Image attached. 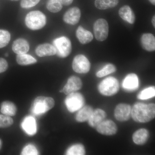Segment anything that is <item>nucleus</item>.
Wrapping results in <instances>:
<instances>
[{
    "instance_id": "obj_14",
    "label": "nucleus",
    "mask_w": 155,
    "mask_h": 155,
    "mask_svg": "<svg viewBox=\"0 0 155 155\" xmlns=\"http://www.w3.org/2000/svg\"><path fill=\"white\" fill-rule=\"evenodd\" d=\"M107 114L104 111L101 109H97L93 111L88 119V125L91 127H96L97 126L105 119Z\"/></svg>"
},
{
    "instance_id": "obj_25",
    "label": "nucleus",
    "mask_w": 155,
    "mask_h": 155,
    "mask_svg": "<svg viewBox=\"0 0 155 155\" xmlns=\"http://www.w3.org/2000/svg\"><path fill=\"white\" fill-rule=\"evenodd\" d=\"M17 64L21 66H26L35 64L37 60L30 55L22 54H18L16 58Z\"/></svg>"
},
{
    "instance_id": "obj_21",
    "label": "nucleus",
    "mask_w": 155,
    "mask_h": 155,
    "mask_svg": "<svg viewBox=\"0 0 155 155\" xmlns=\"http://www.w3.org/2000/svg\"><path fill=\"white\" fill-rule=\"evenodd\" d=\"M76 35L79 41L83 45L88 44L93 39L92 34L81 25L76 30Z\"/></svg>"
},
{
    "instance_id": "obj_15",
    "label": "nucleus",
    "mask_w": 155,
    "mask_h": 155,
    "mask_svg": "<svg viewBox=\"0 0 155 155\" xmlns=\"http://www.w3.org/2000/svg\"><path fill=\"white\" fill-rule=\"evenodd\" d=\"M22 127L25 133L30 136L35 135L36 133L37 125L35 119L31 116L25 117L22 121Z\"/></svg>"
},
{
    "instance_id": "obj_11",
    "label": "nucleus",
    "mask_w": 155,
    "mask_h": 155,
    "mask_svg": "<svg viewBox=\"0 0 155 155\" xmlns=\"http://www.w3.org/2000/svg\"><path fill=\"white\" fill-rule=\"evenodd\" d=\"M82 86V82L79 77L72 76L69 78L67 84L63 88V92L68 95L79 90Z\"/></svg>"
},
{
    "instance_id": "obj_13",
    "label": "nucleus",
    "mask_w": 155,
    "mask_h": 155,
    "mask_svg": "<svg viewBox=\"0 0 155 155\" xmlns=\"http://www.w3.org/2000/svg\"><path fill=\"white\" fill-rule=\"evenodd\" d=\"M81 16V13L79 8L73 7L66 11L63 17V20L67 24L75 25L79 22Z\"/></svg>"
},
{
    "instance_id": "obj_24",
    "label": "nucleus",
    "mask_w": 155,
    "mask_h": 155,
    "mask_svg": "<svg viewBox=\"0 0 155 155\" xmlns=\"http://www.w3.org/2000/svg\"><path fill=\"white\" fill-rule=\"evenodd\" d=\"M119 3V0H95L94 5L99 10H106L115 8Z\"/></svg>"
},
{
    "instance_id": "obj_12",
    "label": "nucleus",
    "mask_w": 155,
    "mask_h": 155,
    "mask_svg": "<svg viewBox=\"0 0 155 155\" xmlns=\"http://www.w3.org/2000/svg\"><path fill=\"white\" fill-rule=\"evenodd\" d=\"M139 86V81L138 77L134 73L128 74L122 81V87L126 91H135L138 88Z\"/></svg>"
},
{
    "instance_id": "obj_31",
    "label": "nucleus",
    "mask_w": 155,
    "mask_h": 155,
    "mask_svg": "<svg viewBox=\"0 0 155 155\" xmlns=\"http://www.w3.org/2000/svg\"><path fill=\"white\" fill-rule=\"evenodd\" d=\"M14 124V120L10 116L0 115V128H7Z\"/></svg>"
},
{
    "instance_id": "obj_22",
    "label": "nucleus",
    "mask_w": 155,
    "mask_h": 155,
    "mask_svg": "<svg viewBox=\"0 0 155 155\" xmlns=\"http://www.w3.org/2000/svg\"><path fill=\"white\" fill-rule=\"evenodd\" d=\"M94 110L91 106H84L76 114V120L79 122H83L87 121L91 116Z\"/></svg>"
},
{
    "instance_id": "obj_38",
    "label": "nucleus",
    "mask_w": 155,
    "mask_h": 155,
    "mask_svg": "<svg viewBox=\"0 0 155 155\" xmlns=\"http://www.w3.org/2000/svg\"><path fill=\"white\" fill-rule=\"evenodd\" d=\"M2 140H1L0 139V149H1V147H2Z\"/></svg>"
},
{
    "instance_id": "obj_27",
    "label": "nucleus",
    "mask_w": 155,
    "mask_h": 155,
    "mask_svg": "<svg viewBox=\"0 0 155 155\" xmlns=\"http://www.w3.org/2000/svg\"><path fill=\"white\" fill-rule=\"evenodd\" d=\"M155 96L154 86L149 87L141 91L137 96V98L141 100L149 99Z\"/></svg>"
},
{
    "instance_id": "obj_1",
    "label": "nucleus",
    "mask_w": 155,
    "mask_h": 155,
    "mask_svg": "<svg viewBox=\"0 0 155 155\" xmlns=\"http://www.w3.org/2000/svg\"><path fill=\"white\" fill-rule=\"evenodd\" d=\"M130 115L136 122L138 123L149 122L155 118V104L135 103L131 108Z\"/></svg>"
},
{
    "instance_id": "obj_10",
    "label": "nucleus",
    "mask_w": 155,
    "mask_h": 155,
    "mask_svg": "<svg viewBox=\"0 0 155 155\" xmlns=\"http://www.w3.org/2000/svg\"><path fill=\"white\" fill-rule=\"evenodd\" d=\"M96 129L98 133L107 136L114 135L118 130L115 122L110 120H104L97 126Z\"/></svg>"
},
{
    "instance_id": "obj_28",
    "label": "nucleus",
    "mask_w": 155,
    "mask_h": 155,
    "mask_svg": "<svg viewBox=\"0 0 155 155\" xmlns=\"http://www.w3.org/2000/svg\"><path fill=\"white\" fill-rule=\"evenodd\" d=\"M63 5L61 0H48L47 8L52 13H58L62 10Z\"/></svg>"
},
{
    "instance_id": "obj_2",
    "label": "nucleus",
    "mask_w": 155,
    "mask_h": 155,
    "mask_svg": "<svg viewBox=\"0 0 155 155\" xmlns=\"http://www.w3.org/2000/svg\"><path fill=\"white\" fill-rule=\"evenodd\" d=\"M46 22V17L40 11H31L25 18V25L32 30H39L43 28Z\"/></svg>"
},
{
    "instance_id": "obj_39",
    "label": "nucleus",
    "mask_w": 155,
    "mask_h": 155,
    "mask_svg": "<svg viewBox=\"0 0 155 155\" xmlns=\"http://www.w3.org/2000/svg\"><path fill=\"white\" fill-rule=\"evenodd\" d=\"M8 53H6L5 54L6 57H8Z\"/></svg>"
},
{
    "instance_id": "obj_26",
    "label": "nucleus",
    "mask_w": 155,
    "mask_h": 155,
    "mask_svg": "<svg viewBox=\"0 0 155 155\" xmlns=\"http://www.w3.org/2000/svg\"><path fill=\"white\" fill-rule=\"evenodd\" d=\"M85 148L83 145L78 143L71 146L67 150L66 154L67 155H84L85 154Z\"/></svg>"
},
{
    "instance_id": "obj_9",
    "label": "nucleus",
    "mask_w": 155,
    "mask_h": 155,
    "mask_svg": "<svg viewBox=\"0 0 155 155\" xmlns=\"http://www.w3.org/2000/svg\"><path fill=\"white\" fill-rule=\"evenodd\" d=\"M131 108L127 104L122 103L116 106L114 111V116L119 122L127 121L130 118Z\"/></svg>"
},
{
    "instance_id": "obj_32",
    "label": "nucleus",
    "mask_w": 155,
    "mask_h": 155,
    "mask_svg": "<svg viewBox=\"0 0 155 155\" xmlns=\"http://www.w3.org/2000/svg\"><path fill=\"white\" fill-rule=\"evenodd\" d=\"M21 155H38V152L35 146L30 144L24 147L21 152Z\"/></svg>"
},
{
    "instance_id": "obj_34",
    "label": "nucleus",
    "mask_w": 155,
    "mask_h": 155,
    "mask_svg": "<svg viewBox=\"0 0 155 155\" xmlns=\"http://www.w3.org/2000/svg\"><path fill=\"white\" fill-rule=\"evenodd\" d=\"M8 67V62L3 58H0V73L5 72Z\"/></svg>"
},
{
    "instance_id": "obj_17",
    "label": "nucleus",
    "mask_w": 155,
    "mask_h": 155,
    "mask_svg": "<svg viewBox=\"0 0 155 155\" xmlns=\"http://www.w3.org/2000/svg\"><path fill=\"white\" fill-rule=\"evenodd\" d=\"M56 52L54 46L49 43L39 45L35 49L36 54L39 57L54 56L56 54Z\"/></svg>"
},
{
    "instance_id": "obj_6",
    "label": "nucleus",
    "mask_w": 155,
    "mask_h": 155,
    "mask_svg": "<svg viewBox=\"0 0 155 155\" xmlns=\"http://www.w3.org/2000/svg\"><path fill=\"white\" fill-rule=\"evenodd\" d=\"M65 103L68 111L74 113L84 106L85 100L82 94L75 92L67 95Z\"/></svg>"
},
{
    "instance_id": "obj_8",
    "label": "nucleus",
    "mask_w": 155,
    "mask_h": 155,
    "mask_svg": "<svg viewBox=\"0 0 155 155\" xmlns=\"http://www.w3.org/2000/svg\"><path fill=\"white\" fill-rule=\"evenodd\" d=\"M91 66L90 62L84 55H77L72 61V69L75 72L80 74H85L89 72Z\"/></svg>"
},
{
    "instance_id": "obj_19",
    "label": "nucleus",
    "mask_w": 155,
    "mask_h": 155,
    "mask_svg": "<svg viewBox=\"0 0 155 155\" xmlns=\"http://www.w3.org/2000/svg\"><path fill=\"white\" fill-rule=\"evenodd\" d=\"M149 137L150 133L148 130L145 128H140L133 134L132 139L136 144L143 145L146 143Z\"/></svg>"
},
{
    "instance_id": "obj_18",
    "label": "nucleus",
    "mask_w": 155,
    "mask_h": 155,
    "mask_svg": "<svg viewBox=\"0 0 155 155\" xmlns=\"http://www.w3.org/2000/svg\"><path fill=\"white\" fill-rule=\"evenodd\" d=\"M12 48L15 54H26L29 51V45L26 40L18 38L13 42Z\"/></svg>"
},
{
    "instance_id": "obj_30",
    "label": "nucleus",
    "mask_w": 155,
    "mask_h": 155,
    "mask_svg": "<svg viewBox=\"0 0 155 155\" xmlns=\"http://www.w3.org/2000/svg\"><path fill=\"white\" fill-rule=\"evenodd\" d=\"M11 34L8 31L0 29V48L6 47L11 40Z\"/></svg>"
},
{
    "instance_id": "obj_37",
    "label": "nucleus",
    "mask_w": 155,
    "mask_h": 155,
    "mask_svg": "<svg viewBox=\"0 0 155 155\" xmlns=\"http://www.w3.org/2000/svg\"><path fill=\"white\" fill-rule=\"evenodd\" d=\"M150 2L153 5H155V0H149Z\"/></svg>"
},
{
    "instance_id": "obj_3",
    "label": "nucleus",
    "mask_w": 155,
    "mask_h": 155,
    "mask_svg": "<svg viewBox=\"0 0 155 155\" xmlns=\"http://www.w3.org/2000/svg\"><path fill=\"white\" fill-rule=\"evenodd\" d=\"M55 101L51 97L39 96L34 101L31 106V112L35 115H41L52 109Z\"/></svg>"
},
{
    "instance_id": "obj_20",
    "label": "nucleus",
    "mask_w": 155,
    "mask_h": 155,
    "mask_svg": "<svg viewBox=\"0 0 155 155\" xmlns=\"http://www.w3.org/2000/svg\"><path fill=\"white\" fill-rule=\"evenodd\" d=\"M119 14L123 20L130 24H133L135 22V14L129 6L125 5L120 8Z\"/></svg>"
},
{
    "instance_id": "obj_7",
    "label": "nucleus",
    "mask_w": 155,
    "mask_h": 155,
    "mask_svg": "<svg viewBox=\"0 0 155 155\" xmlns=\"http://www.w3.org/2000/svg\"><path fill=\"white\" fill-rule=\"evenodd\" d=\"M109 25L106 19H98L94 25V32L97 40L103 41L107 38L109 34Z\"/></svg>"
},
{
    "instance_id": "obj_4",
    "label": "nucleus",
    "mask_w": 155,
    "mask_h": 155,
    "mask_svg": "<svg viewBox=\"0 0 155 155\" xmlns=\"http://www.w3.org/2000/svg\"><path fill=\"white\" fill-rule=\"evenodd\" d=\"M119 84L118 80L114 77H109L102 81L98 86L99 92L105 96H112L119 91Z\"/></svg>"
},
{
    "instance_id": "obj_23",
    "label": "nucleus",
    "mask_w": 155,
    "mask_h": 155,
    "mask_svg": "<svg viewBox=\"0 0 155 155\" xmlns=\"http://www.w3.org/2000/svg\"><path fill=\"white\" fill-rule=\"evenodd\" d=\"M1 111L4 115L8 116H15L17 113V109L14 103L9 101H5L2 103Z\"/></svg>"
},
{
    "instance_id": "obj_16",
    "label": "nucleus",
    "mask_w": 155,
    "mask_h": 155,
    "mask_svg": "<svg viewBox=\"0 0 155 155\" xmlns=\"http://www.w3.org/2000/svg\"><path fill=\"white\" fill-rule=\"evenodd\" d=\"M140 44L143 49L152 52L155 50V38L151 33L143 34L140 40Z\"/></svg>"
},
{
    "instance_id": "obj_33",
    "label": "nucleus",
    "mask_w": 155,
    "mask_h": 155,
    "mask_svg": "<svg viewBox=\"0 0 155 155\" xmlns=\"http://www.w3.org/2000/svg\"><path fill=\"white\" fill-rule=\"evenodd\" d=\"M41 0H21L20 6L23 8L28 9L36 5Z\"/></svg>"
},
{
    "instance_id": "obj_41",
    "label": "nucleus",
    "mask_w": 155,
    "mask_h": 155,
    "mask_svg": "<svg viewBox=\"0 0 155 155\" xmlns=\"http://www.w3.org/2000/svg\"><path fill=\"white\" fill-rule=\"evenodd\" d=\"M11 1H18V0H11Z\"/></svg>"
},
{
    "instance_id": "obj_35",
    "label": "nucleus",
    "mask_w": 155,
    "mask_h": 155,
    "mask_svg": "<svg viewBox=\"0 0 155 155\" xmlns=\"http://www.w3.org/2000/svg\"><path fill=\"white\" fill-rule=\"evenodd\" d=\"M62 4L65 6H69L71 5L73 0H61Z\"/></svg>"
},
{
    "instance_id": "obj_29",
    "label": "nucleus",
    "mask_w": 155,
    "mask_h": 155,
    "mask_svg": "<svg viewBox=\"0 0 155 155\" xmlns=\"http://www.w3.org/2000/svg\"><path fill=\"white\" fill-rule=\"evenodd\" d=\"M116 71V67L114 65L111 64H107L97 72L96 76L98 78L104 77L114 73Z\"/></svg>"
},
{
    "instance_id": "obj_40",
    "label": "nucleus",
    "mask_w": 155,
    "mask_h": 155,
    "mask_svg": "<svg viewBox=\"0 0 155 155\" xmlns=\"http://www.w3.org/2000/svg\"><path fill=\"white\" fill-rule=\"evenodd\" d=\"M60 92H61V93L63 92V89L61 90L60 91Z\"/></svg>"
},
{
    "instance_id": "obj_36",
    "label": "nucleus",
    "mask_w": 155,
    "mask_h": 155,
    "mask_svg": "<svg viewBox=\"0 0 155 155\" xmlns=\"http://www.w3.org/2000/svg\"><path fill=\"white\" fill-rule=\"evenodd\" d=\"M155 16H153V17L152 19V24L153 26H154V27H155Z\"/></svg>"
},
{
    "instance_id": "obj_5",
    "label": "nucleus",
    "mask_w": 155,
    "mask_h": 155,
    "mask_svg": "<svg viewBox=\"0 0 155 155\" xmlns=\"http://www.w3.org/2000/svg\"><path fill=\"white\" fill-rule=\"evenodd\" d=\"M53 43L57 51L56 54L59 58H67L72 51L71 42L67 37L62 36L56 38Z\"/></svg>"
}]
</instances>
